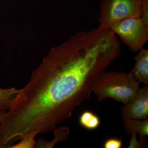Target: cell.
<instances>
[{
  "label": "cell",
  "mask_w": 148,
  "mask_h": 148,
  "mask_svg": "<svg viewBox=\"0 0 148 148\" xmlns=\"http://www.w3.org/2000/svg\"><path fill=\"white\" fill-rule=\"evenodd\" d=\"M110 63L104 49L88 37L54 49L5 114L0 145L7 147L25 137L54 130L90 98L95 81Z\"/></svg>",
  "instance_id": "cell-1"
},
{
  "label": "cell",
  "mask_w": 148,
  "mask_h": 148,
  "mask_svg": "<svg viewBox=\"0 0 148 148\" xmlns=\"http://www.w3.org/2000/svg\"><path fill=\"white\" fill-rule=\"evenodd\" d=\"M36 136L32 135L25 137L19 140L17 144H14L9 148H34L36 146V142L35 141Z\"/></svg>",
  "instance_id": "cell-10"
},
{
  "label": "cell",
  "mask_w": 148,
  "mask_h": 148,
  "mask_svg": "<svg viewBox=\"0 0 148 148\" xmlns=\"http://www.w3.org/2000/svg\"><path fill=\"white\" fill-rule=\"evenodd\" d=\"M79 122L81 126L86 129L93 130L99 126L101 122L99 118L93 113L86 111L81 115Z\"/></svg>",
  "instance_id": "cell-9"
},
{
  "label": "cell",
  "mask_w": 148,
  "mask_h": 148,
  "mask_svg": "<svg viewBox=\"0 0 148 148\" xmlns=\"http://www.w3.org/2000/svg\"><path fill=\"white\" fill-rule=\"evenodd\" d=\"M19 90L13 87L9 88H0V108L8 110Z\"/></svg>",
  "instance_id": "cell-8"
},
{
  "label": "cell",
  "mask_w": 148,
  "mask_h": 148,
  "mask_svg": "<svg viewBox=\"0 0 148 148\" xmlns=\"http://www.w3.org/2000/svg\"><path fill=\"white\" fill-rule=\"evenodd\" d=\"M148 115V85L140 88L132 100L123 107L121 116L143 120Z\"/></svg>",
  "instance_id": "cell-5"
},
{
  "label": "cell",
  "mask_w": 148,
  "mask_h": 148,
  "mask_svg": "<svg viewBox=\"0 0 148 148\" xmlns=\"http://www.w3.org/2000/svg\"><path fill=\"white\" fill-rule=\"evenodd\" d=\"M143 0H101L99 25L111 29L125 18H140Z\"/></svg>",
  "instance_id": "cell-3"
},
{
  "label": "cell",
  "mask_w": 148,
  "mask_h": 148,
  "mask_svg": "<svg viewBox=\"0 0 148 148\" xmlns=\"http://www.w3.org/2000/svg\"><path fill=\"white\" fill-rule=\"evenodd\" d=\"M144 24L148 26V0H143L141 17Z\"/></svg>",
  "instance_id": "cell-12"
},
{
  "label": "cell",
  "mask_w": 148,
  "mask_h": 148,
  "mask_svg": "<svg viewBox=\"0 0 148 148\" xmlns=\"http://www.w3.org/2000/svg\"><path fill=\"white\" fill-rule=\"evenodd\" d=\"M7 111V110H5V109L0 108V123L2 120L3 117L4 116L5 114Z\"/></svg>",
  "instance_id": "cell-14"
},
{
  "label": "cell",
  "mask_w": 148,
  "mask_h": 148,
  "mask_svg": "<svg viewBox=\"0 0 148 148\" xmlns=\"http://www.w3.org/2000/svg\"><path fill=\"white\" fill-rule=\"evenodd\" d=\"M140 83L130 73L104 72L95 81L92 92L99 102L111 98L125 105L137 94Z\"/></svg>",
  "instance_id": "cell-2"
},
{
  "label": "cell",
  "mask_w": 148,
  "mask_h": 148,
  "mask_svg": "<svg viewBox=\"0 0 148 148\" xmlns=\"http://www.w3.org/2000/svg\"><path fill=\"white\" fill-rule=\"evenodd\" d=\"M121 140L117 138H111L106 140L103 145L105 148H121Z\"/></svg>",
  "instance_id": "cell-11"
},
{
  "label": "cell",
  "mask_w": 148,
  "mask_h": 148,
  "mask_svg": "<svg viewBox=\"0 0 148 148\" xmlns=\"http://www.w3.org/2000/svg\"><path fill=\"white\" fill-rule=\"evenodd\" d=\"M132 138L130 142V145L128 146L129 148H143L144 146L140 143V141H138L137 139V133L135 132H132L131 134Z\"/></svg>",
  "instance_id": "cell-13"
},
{
  "label": "cell",
  "mask_w": 148,
  "mask_h": 148,
  "mask_svg": "<svg viewBox=\"0 0 148 148\" xmlns=\"http://www.w3.org/2000/svg\"><path fill=\"white\" fill-rule=\"evenodd\" d=\"M111 30L133 52L140 51L148 41V26L141 18L121 20L114 24Z\"/></svg>",
  "instance_id": "cell-4"
},
{
  "label": "cell",
  "mask_w": 148,
  "mask_h": 148,
  "mask_svg": "<svg viewBox=\"0 0 148 148\" xmlns=\"http://www.w3.org/2000/svg\"><path fill=\"white\" fill-rule=\"evenodd\" d=\"M135 66L130 73L135 79L148 85V50L144 47L134 58Z\"/></svg>",
  "instance_id": "cell-6"
},
{
  "label": "cell",
  "mask_w": 148,
  "mask_h": 148,
  "mask_svg": "<svg viewBox=\"0 0 148 148\" xmlns=\"http://www.w3.org/2000/svg\"><path fill=\"white\" fill-rule=\"evenodd\" d=\"M126 133L131 135L132 132L138 133L140 135V143L145 146L146 137L148 135V120H134L126 117L121 116Z\"/></svg>",
  "instance_id": "cell-7"
}]
</instances>
